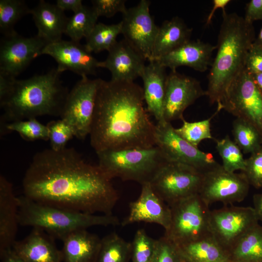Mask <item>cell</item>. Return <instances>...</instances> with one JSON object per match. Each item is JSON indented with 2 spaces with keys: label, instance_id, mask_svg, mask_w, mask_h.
<instances>
[{
  "label": "cell",
  "instance_id": "1",
  "mask_svg": "<svg viewBox=\"0 0 262 262\" xmlns=\"http://www.w3.org/2000/svg\"><path fill=\"white\" fill-rule=\"evenodd\" d=\"M111 180L73 148L45 149L34 154L25 173L23 195L44 204L110 215L119 199Z\"/></svg>",
  "mask_w": 262,
  "mask_h": 262
},
{
  "label": "cell",
  "instance_id": "2",
  "mask_svg": "<svg viewBox=\"0 0 262 262\" xmlns=\"http://www.w3.org/2000/svg\"><path fill=\"white\" fill-rule=\"evenodd\" d=\"M144 103L143 88L134 82L99 79L89 134L96 153L156 146L155 124Z\"/></svg>",
  "mask_w": 262,
  "mask_h": 262
},
{
  "label": "cell",
  "instance_id": "3",
  "mask_svg": "<svg viewBox=\"0 0 262 262\" xmlns=\"http://www.w3.org/2000/svg\"><path fill=\"white\" fill-rule=\"evenodd\" d=\"M255 38L253 23L236 13H223L217 53L206 90L211 104H221L231 83L245 68L248 51Z\"/></svg>",
  "mask_w": 262,
  "mask_h": 262
},
{
  "label": "cell",
  "instance_id": "4",
  "mask_svg": "<svg viewBox=\"0 0 262 262\" xmlns=\"http://www.w3.org/2000/svg\"><path fill=\"white\" fill-rule=\"evenodd\" d=\"M61 74L56 68L27 79H16L11 93L0 103L3 110L0 129L8 123L40 116L60 117L69 92Z\"/></svg>",
  "mask_w": 262,
  "mask_h": 262
},
{
  "label": "cell",
  "instance_id": "5",
  "mask_svg": "<svg viewBox=\"0 0 262 262\" xmlns=\"http://www.w3.org/2000/svg\"><path fill=\"white\" fill-rule=\"evenodd\" d=\"M19 225L43 230L61 241L70 233L94 226H118L113 214H95L44 204L23 195L17 197Z\"/></svg>",
  "mask_w": 262,
  "mask_h": 262
},
{
  "label": "cell",
  "instance_id": "6",
  "mask_svg": "<svg viewBox=\"0 0 262 262\" xmlns=\"http://www.w3.org/2000/svg\"><path fill=\"white\" fill-rule=\"evenodd\" d=\"M98 165L110 179L118 178L141 185L149 182L167 162L157 146L147 148L108 150L96 153Z\"/></svg>",
  "mask_w": 262,
  "mask_h": 262
},
{
  "label": "cell",
  "instance_id": "7",
  "mask_svg": "<svg viewBox=\"0 0 262 262\" xmlns=\"http://www.w3.org/2000/svg\"><path fill=\"white\" fill-rule=\"evenodd\" d=\"M171 220L164 236L178 246H182L211 234L209 225L211 210L196 194L170 207Z\"/></svg>",
  "mask_w": 262,
  "mask_h": 262
},
{
  "label": "cell",
  "instance_id": "8",
  "mask_svg": "<svg viewBox=\"0 0 262 262\" xmlns=\"http://www.w3.org/2000/svg\"><path fill=\"white\" fill-rule=\"evenodd\" d=\"M203 173L181 163L166 162L149 183L155 193L169 206L198 194Z\"/></svg>",
  "mask_w": 262,
  "mask_h": 262
},
{
  "label": "cell",
  "instance_id": "9",
  "mask_svg": "<svg viewBox=\"0 0 262 262\" xmlns=\"http://www.w3.org/2000/svg\"><path fill=\"white\" fill-rule=\"evenodd\" d=\"M236 118L254 126L262 135V93L245 68L228 89L220 105Z\"/></svg>",
  "mask_w": 262,
  "mask_h": 262
},
{
  "label": "cell",
  "instance_id": "10",
  "mask_svg": "<svg viewBox=\"0 0 262 262\" xmlns=\"http://www.w3.org/2000/svg\"><path fill=\"white\" fill-rule=\"evenodd\" d=\"M258 223L251 207L230 205L210 212L211 233L228 254L239 240Z\"/></svg>",
  "mask_w": 262,
  "mask_h": 262
},
{
  "label": "cell",
  "instance_id": "11",
  "mask_svg": "<svg viewBox=\"0 0 262 262\" xmlns=\"http://www.w3.org/2000/svg\"><path fill=\"white\" fill-rule=\"evenodd\" d=\"M99 79L81 77L69 91L60 116L79 139L84 140L90 134Z\"/></svg>",
  "mask_w": 262,
  "mask_h": 262
},
{
  "label": "cell",
  "instance_id": "12",
  "mask_svg": "<svg viewBox=\"0 0 262 262\" xmlns=\"http://www.w3.org/2000/svg\"><path fill=\"white\" fill-rule=\"evenodd\" d=\"M155 142L167 161L185 164L202 173L219 165L211 153L202 151L179 136L171 122H157Z\"/></svg>",
  "mask_w": 262,
  "mask_h": 262
},
{
  "label": "cell",
  "instance_id": "13",
  "mask_svg": "<svg viewBox=\"0 0 262 262\" xmlns=\"http://www.w3.org/2000/svg\"><path fill=\"white\" fill-rule=\"evenodd\" d=\"M249 186L243 172H229L219 164L203 173L198 194L209 206L215 202L233 205L246 198Z\"/></svg>",
  "mask_w": 262,
  "mask_h": 262
},
{
  "label": "cell",
  "instance_id": "14",
  "mask_svg": "<svg viewBox=\"0 0 262 262\" xmlns=\"http://www.w3.org/2000/svg\"><path fill=\"white\" fill-rule=\"evenodd\" d=\"M150 1L141 0L122 14L121 34L124 39L146 60L151 58L158 26L150 15Z\"/></svg>",
  "mask_w": 262,
  "mask_h": 262
},
{
  "label": "cell",
  "instance_id": "15",
  "mask_svg": "<svg viewBox=\"0 0 262 262\" xmlns=\"http://www.w3.org/2000/svg\"><path fill=\"white\" fill-rule=\"evenodd\" d=\"M48 44L37 35L26 37L16 31L3 35L0 41V72L16 78Z\"/></svg>",
  "mask_w": 262,
  "mask_h": 262
},
{
  "label": "cell",
  "instance_id": "16",
  "mask_svg": "<svg viewBox=\"0 0 262 262\" xmlns=\"http://www.w3.org/2000/svg\"><path fill=\"white\" fill-rule=\"evenodd\" d=\"M203 96H206L196 79L171 70L167 75L164 104V119L168 122L184 119L186 109Z\"/></svg>",
  "mask_w": 262,
  "mask_h": 262
},
{
  "label": "cell",
  "instance_id": "17",
  "mask_svg": "<svg viewBox=\"0 0 262 262\" xmlns=\"http://www.w3.org/2000/svg\"><path fill=\"white\" fill-rule=\"evenodd\" d=\"M48 55L58 64L57 69L61 73L70 70L81 76L95 75L100 62L79 42L61 40L47 44L42 55Z\"/></svg>",
  "mask_w": 262,
  "mask_h": 262
},
{
  "label": "cell",
  "instance_id": "18",
  "mask_svg": "<svg viewBox=\"0 0 262 262\" xmlns=\"http://www.w3.org/2000/svg\"><path fill=\"white\" fill-rule=\"evenodd\" d=\"M141 185L139 196L130 203L129 214L120 225L143 222L157 224L167 230L171 220L170 207L155 193L149 182Z\"/></svg>",
  "mask_w": 262,
  "mask_h": 262
},
{
  "label": "cell",
  "instance_id": "19",
  "mask_svg": "<svg viewBox=\"0 0 262 262\" xmlns=\"http://www.w3.org/2000/svg\"><path fill=\"white\" fill-rule=\"evenodd\" d=\"M106 59L99 67L107 69L113 81L134 82L141 75L146 60L124 39L116 43L108 51Z\"/></svg>",
  "mask_w": 262,
  "mask_h": 262
},
{
  "label": "cell",
  "instance_id": "20",
  "mask_svg": "<svg viewBox=\"0 0 262 262\" xmlns=\"http://www.w3.org/2000/svg\"><path fill=\"white\" fill-rule=\"evenodd\" d=\"M54 239L42 229L33 228L23 239L16 240L12 249L26 262H62V251Z\"/></svg>",
  "mask_w": 262,
  "mask_h": 262
},
{
  "label": "cell",
  "instance_id": "21",
  "mask_svg": "<svg viewBox=\"0 0 262 262\" xmlns=\"http://www.w3.org/2000/svg\"><path fill=\"white\" fill-rule=\"evenodd\" d=\"M216 48V46L199 40H190L155 61L171 70L186 66L202 72L211 66L212 54Z\"/></svg>",
  "mask_w": 262,
  "mask_h": 262
},
{
  "label": "cell",
  "instance_id": "22",
  "mask_svg": "<svg viewBox=\"0 0 262 262\" xmlns=\"http://www.w3.org/2000/svg\"><path fill=\"white\" fill-rule=\"evenodd\" d=\"M146 65L141 75L143 82L145 102L148 113L157 122L164 119V104L167 75L166 68L158 61L151 60Z\"/></svg>",
  "mask_w": 262,
  "mask_h": 262
},
{
  "label": "cell",
  "instance_id": "23",
  "mask_svg": "<svg viewBox=\"0 0 262 262\" xmlns=\"http://www.w3.org/2000/svg\"><path fill=\"white\" fill-rule=\"evenodd\" d=\"M17 196L12 183L0 175V251L11 248L16 240L18 226Z\"/></svg>",
  "mask_w": 262,
  "mask_h": 262
},
{
  "label": "cell",
  "instance_id": "24",
  "mask_svg": "<svg viewBox=\"0 0 262 262\" xmlns=\"http://www.w3.org/2000/svg\"><path fill=\"white\" fill-rule=\"evenodd\" d=\"M30 14L37 29L38 37L48 44L62 40L69 18L56 4L41 0L31 9Z\"/></svg>",
  "mask_w": 262,
  "mask_h": 262
},
{
  "label": "cell",
  "instance_id": "25",
  "mask_svg": "<svg viewBox=\"0 0 262 262\" xmlns=\"http://www.w3.org/2000/svg\"><path fill=\"white\" fill-rule=\"evenodd\" d=\"M64 262H97L101 239L87 229L74 231L62 240Z\"/></svg>",
  "mask_w": 262,
  "mask_h": 262
},
{
  "label": "cell",
  "instance_id": "26",
  "mask_svg": "<svg viewBox=\"0 0 262 262\" xmlns=\"http://www.w3.org/2000/svg\"><path fill=\"white\" fill-rule=\"evenodd\" d=\"M192 32L179 17L164 21L159 26L150 61L159 59L190 40Z\"/></svg>",
  "mask_w": 262,
  "mask_h": 262
},
{
  "label": "cell",
  "instance_id": "27",
  "mask_svg": "<svg viewBox=\"0 0 262 262\" xmlns=\"http://www.w3.org/2000/svg\"><path fill=\"white\" fill-rule=\"evenodd\" d=\"M179 247L185 262H231L212 234Z\"/></svg>",
  "mask_w": 262,
  "mask_h": 262
},
{
  "label": "cell",
  "instance_id": "28",
  "mask_svg": "<svg viewBox=\"0 0 262 262\" xmlns=\"http://www.w3.org/2000/svg\"><path fill=\"white\" fill-rule=\"evenodd\" d=\"M231 262H262V226L248 230L229 253Z\"/></svg>",
  "mask_w": 262,
  "mask_h": 262
},
{
  "label": "cell",
  "instance_id": "29",
  "mask_svg": "<svg viewBox=\"0 0 262 262\" xmlns=\"http://www.w3.org/2000/svg\"><path fill=\"white\" fill-rule=\"evenodd\" d=\"M121 34V23L105 24H96L90 33L85 38L84 46L90 53H98L103 50L108 51L117 41L116 39Z\"/></svg>",
  "mask_w": 262,
  "mask_h": 262
},
{
  "label": "cell",
  "instance_id": "30",
  "mask_svg": "<svg viewBox=\"0 0 262 262\" xmlns=\"http://www.w3.org/2000/svg\"><path fill=\"white\" fill-rule=\"evenodd\" d=\"M131 243L127 242L115 232L101 239V246L97 262H130Z\"/></svg>",
  "mask_w": 262,
  "mask_h": 262
},
{
  "label": "cell",
  "instance_id": "31",
  "mask_svg": "<svg viewBox=\"0 0 262 262\" xmlns=\"http://www.w3.org/2000/svg\"><path fill=\"white\" fill-rule=\"evenodd\" d=\"M234 142L245 154L252 153L262 146V135L252 124L236 118L232 123Z\"/></svg>",
  "mask_w": 262,
  "mask_h": 262
},
{
  "label": "cell",
  "instance_id": "32",
  "mask_svg": "<svg viewBox=\"0 0 262 262\" xmlns=\"http://www.w3.org/2000/svg\"><path fill=\"white\" fill-rule=\"evenodd\" d=\"M98 18L92 7L84 5L69 18L65 33L71 40L80 42L82 38H86L89 35L97 23Z\"/></svg>",
  "mask_w": 262,
  "mask_h": 262
},
{
  "label": "cell",
  "instance_id": "33",
  "mask_svg": "<svg viewBox=\"0 0 262 262\" xmlns=\"http://www.w3.org/2000/svg\"><path fill=\"white\" fill-rule=\"evenodd\" d=\"M222 110V107L217 105L213 115L209 118L199 121L188 122L184 118L182 120L181 126L175 129V131L187 142L198 147L200 143L204 139L214 140L211 131V121Z\"/></svg>",
  "mask_w": 262,
  "mask_h": 262
},
{
  "label": "cell",
  "instance_id": "34",
  "mask_svg": "<svg viewBox=\"0 0 262 262\" xmlns=\"http://www.w3.org/2000/svg\"><path fill=\"white\" fill-rule=\"evenodd\" d=\"M31 9L22 0H0V31L3 35L16 32V24L26 15L30 14Z\"/></svg>",
  "mask_w": 262,
  "mask_h": 262
},
{
  "label": "cell",
  "instance_id": "35",
  "mask_svg": "<svg viewBox=\"0 0 262 262\" xmlns=\"http://www.w3.org/2000/svg\"><path fill=\"white\" fill-rule=\"evenodd\" d=\"M216 149L222 160L223 168L229 172L245 169L246 159L237 145L226 135L221 139H215Z\"/></svg>",
  "mask_w": 262,
  "mask_h": 262
},
{
  "label": "cell",
  "instance_id": "36",
  "mask_svg": "<svg viewBox=\"0 0 262 262\" xmlns=\"http://www.w3.org/2000/svg\"><path fill=\"white\" fill-rule=\"evenodd\" d=\"M0 131L1 135L16 131L22 139L27 141L49 140V131L47 126L42 124L36 118L8 123L1 129Z\"/></svg>",
  "mask_w": 262,
  "mask_h": 262
},
{
  "label": "cell",
  "instance_id": "37",
  "mask_svg": "<svg viewBox=\"0 0 262 262\" xmlns=\"http://www.w3.org/2000/svg\"><path fill=\"white\" fill-rule=\"evenodd\" d=\"M157 240L150 237L145 229H138L131 242V262H151Z\"/></svg>",
  "mask_w": 262,
  "mask_h": 262
},
{
  "label": "cell",
  "instance_id": "38",
  "mask_svg": "<svg viewBox=\"0 0 262 262\" xmlns=\"http://www.w3.org/2000/svg\"><path fill=\"white\" fill-rule=\"evenodd\" d=\"M51 148L60 150L66 147L67 142L75 136L71 127L62 119L51 120L46 125Z\"/></svg>",
  "mask_w": 262,
  "mask_h": 262
},
{
  "label": "cell",
  "instance_id": "39",
  "mask_svg": "<svg viewBox=\"0 0 262 262\" xmlns=\"http://www.w3.org/2000/svg\"><path fill=\"white\" fill-rule=\"evenodd\" d=\"M151 262H185L178 246L164 235L157 239Z\"/></svg>",
  "mask_w": 262,
  "mask_h": 262
},
{
  "label": "cell",
  "instance_id": "40",
  "mask_svg": "<svg viewBox=\"0 0 262 262\" xmlns=\"http://www.w3.org/2000/svg\"><path fill=\"white\" fill-rule=\"evenodd\" d=\"M242 172L250 185L255 188H262V146L246 159L245 169Z\"/></svg>",
  "mask_w": 262,
  "mask_h": 262
},
{
  "label": "cell",
  "instance_id": "41",
  "mask_svg": "<svg viewBox=\"0 0 262 262\" xmlns=\"http://www.w3.org/2000/svg\"><path fill=\"white\" fill-rule=\"evenodd\" d=\"M125 0H93L92 9L99 17H112L117 13L123 14L127 10Z\"/></svg>",
  "mask_w": 262,
  "mask_h": 262
},
{
  "label": "cell",
  "instance_id": "42",
  "mask_svg": "<svg viewBox=\"0 0 262 262\" xmlns=\"http://www.w3.org/2000/svg\"><path fill=\"white\" fill-rule=\"evenodd\" d=\"M245 69L250 74L262 72V46L254 42L246 56Z\"/></svg>",
  "mask_w": 262,
  "mask_h": 262
},
{
  "label": "cell",
  "instance_id": "43",
  "mask_svg": "<svg viewBox=\"0 0 262 262\" xmlns=\"http://www.w3.org/2000/svg\"><path fill=\"white\" fill-rule=\"evenodd\" d=\"M244 18L251 23L256 20H262V0H251L247 3Z\"/></svg>",
  "mask_w": 262,
  "mask_h": 262
},
{
  "label": "cell",
  "instance_id": "44",
  "mask_svg": "<svg viewBox=\"0 0 262 262\" xmlns=\"http://www.w3.org/2000/svg\"><path fill=\"white\" fill-rule=\"evenodd\" d=\"M16 78L0 72V103L11 93Z\"/></svg>",
  "mask_w": 262,
  "mask_h": 262
},
{
  "label": "cell",
  "instance_id": "45",
  "mask_svg": "<svg viewBox=\"0 0 262 262\" xmlns=\"http://www.w3.org/2000/svg\"><path fill=\"white\" fill-rule=\"evenodd\" d=\"M56 5L61 10L77 12L84 6L82 0H57Z\"/></svg>",
  "mask_w": 262,
  "mask_h": 262
},
{
  "label": "cell",
  "instance_id": "46",
  "mask_svg": "<svg viewBox=\"0 0 262 262\" xmlns=\"http://www.w3.org/2000/svg\"><path fill=\"white\" fill-rule=\"evenodd\" d=\"M231 1L230 0H213V7L209 14L208 15L206 25H209L212 22V20L213 16L214 13L215 11L218 9H222L223 13H226L225 7Z\"/></svg>",
  "mask_w": 262,
  "mask_h": 262
},
{
  "label": "cell",
  "instance_id": "47",
  "mask_svg": "<svg viewBox=\"0 0 262 262\" xmlns=\"http://www.w3.org/2000/svg\"><path fill=\"white\" fill-rule=\"evenodd\" d=\"M0 262H26L18 256L12 248L0 251Z\"/></svg>",
  "mask_w": 262,
  "mask_h": 262
},
{
  "label": "cell",
  "instance_id": "48",
  "mask_svg": "<svg viewBox=\"0 0 262 262\" xmlns=\"http://www.w3.org/2000/svg\"><path fill=\"white\" fill-rule=\"evenodd\" d=\"M253 209L258 221L262 222V193L255 194L253 196Z\"/></svg>",
  "mask_w": 262,
  "mask_h": 262
},
{
  "label": "cell",
  "instance_id": "49",
  "mask_svg": "<svg viewBox=\"0 0 262 262\" xmlns=\"http://www.w3.org/2000/svg\"><path fill=\"white\" fill-rule=\"evenodd\" d=\"M251 75L255 84L262 93V72L251 74Z\"/></svg>",
  "mask_w": 262,
  "mask_h": 262
},
{
  "label": "cell",
  "instance_id": "50",
  "mask_svg": "<svg viewBox=\"0 0 262 262\" xmlns=\"http://www.w3.org/2000/svg\"><path fill=\"white\" fill-rule=\"evenodd\" d=\"M254 42L262 46V27L257 37L255 38Z\"/></svg>",
  "mask_w": 262,
  "mask_h": 262
}]
</instances>
